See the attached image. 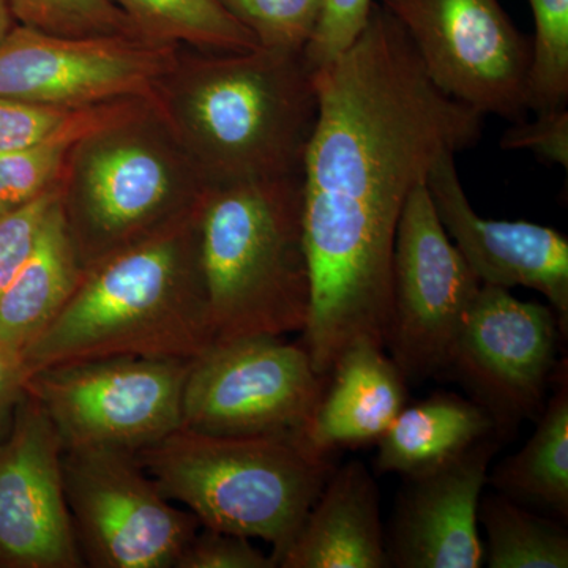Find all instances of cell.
<instances>
[{
    "instance_id": "1",
    "label": "cell",
    "mask_w": 568,
    "mask_h": 568,
    "mask_svg": "<svg viewBox=\"0 0 568 568\" xmlns=\"http://www.w3.org/2000/svg\"><path fill=\"white\" fill-rule=\"evenodd\" d=\"M313 84L317 114L302 162L312 306L302 346L327 376L357 339L386 349L403 205L439 156L480 140L484 115L436 88L377 2L357 40L313 71Z\"/></svg>"
},
{
    "instance_id": "2",
    "label": "cell",
    "mask_w": 568,
    "mask_h": 568,
    "mask_svg": "<svg viewBox=\"0 0 568 568\" xmlns=\"http://www.w3.org/2000/svg\"><path fill=\"white\" fill-rule=\"evenodd\" d=\"M153 108L209 183L302 173L317 114L302 54L179 55Z\"/></svg>"
},
{
    "instance_id": "3",
    "label": "cell",
    "mask_w": 568,
    "mask_h": 568,
    "mask_svg": "<svg viewBox=\"0 0 568 568\" xmlns=\"http://www.w3.org/2000/svg\"><path fill=\"white\" fill-rule=\"evenodd\" d=\"M196 212L85 267L62 312L26 349L29 376L119 355L192 362L209 349Z\"/></svg>"
},
{
    "instance_id": "4",
    "label": "cell",
    "mask_w": 568,
    "mask_h": 568,
    "mask_svg": "<svg viewBox=\"0 0 568 568\" xmlns=\"http://www.w3.org/2000/svg\"><path fill=\"white\" fill-rule=\"evenodd\" d=\"M196 233L213 345L304 331L312 276L302 173L207 183Z\"/></svg>"
},
{
    "instance_id": "5",
    "label": "cell",
    "mask_w": 568,
    "mask_h": 568,
    "mask_svg": "<svg viewBox=\"0 0 568 568\" xmlns=\"http://www.w3.org/2000/svg\"><path fill=\"white\" fill-rule=\"evenodd\" d=\"M332 457L302 432L230 436L185 426L134 454L160 491L203 528L267 541L276 567L334 473Z\"/></svg>"
},
{
    "instance_id": "6",
    "label": "cell",
    "mask_w": 568,
    "mask_h": 568,
    "mask_svg": "<svg viewBox=\"0 0 568 568\" xmlns=\"http://www.w3.org/2000/svg\"><path fill=\"white\" fill-rule=\"evenodd\" d=\"M207 183L153 103L82 138L61 194L82 267L181 222L196 211Z\"/></svg>"
},
{
    "instance_id": "7",
    "label": "cell",
    "mask_w": 568,
    "mask_h": 568,
    "mask_svg": "<svg viewBox=\"0 0 568 568\" xmlns=\"http://www.w3.org/2000/svg\"><path fill=\"white\" fill-rule=\"evenodd\" d=\"M189 366L178 358H93L32 373L26 394L50 417L63 452L134 455L181 428Z\"/></svg>"
},
{
    "instance_id": "8",
    "label": "cell",
    "mask_w": 568,
    "mask_h": 568,
    "mask_svg": "<svg viewBox=\"0 0 568 568\" xmlns=\"http://www.w3.org/2000/svg\"><path fill=\"white\" fill-rule=\"evenodd\" d=\"M409 37L426 74L481 115H528L532 39L499 0H381Z\"/></svg>"
},
{
    "instance_id": "9",
    "label": "cell",
    "mask_w": 568,
    "mask_h": 568,
    "mask_svg": "<svg viewBox=\"0 0 568 568\" xmlns=\"http://www.w3.org/2000/svg\"><path fill=\"white\" fill-rule=\"evenodd\" d=\"M62 477L82 560L93 568H174L201 528L129 452H63Z\"/></svg>"
},
{
    "instance_id": "10",
    "label": "cell",
    "mask_w": 568,
    "mask_h": 568,
    "mask_svg": "<svg viewBox=\"0 0 568 568\" xmlns=\"http://www.w3.org/2000/svg\"><path fill=\"white\" fill-rule=\"evenodd\" d=\"M386 349L407 384L446 375L481 283L450 241L426 182L407 196L392 256Z\"/></svg>"
},
{
    "instance_id": "11",
    "label": "cell",
    "mask_w": 568,
    "mask_h": 568,
    "mask_svg": "<svg viewBox=\"0 0 568 568\" xmlns=\"http://www.w3.org/2000/svg\"><path fill=\"white\" fill-rule=\"evenodd\" d=\"M325 384L305 347L283 336L215 343L190 362L182 426L230 436L302 432Z\"/></svg>"
},
{
    "instance_id": "12",
    "label": "cell",
    "mask_w": 568,
    "mask_h": 568,
    "mask_svg": "<svg viewBox=\"0 0 568 568\" xmlns=\"http://www.w3.org/2000/svg\"><path fill=\"white\" fill-rule=\"evenodd\" d=\"M559 335L551 306L481 284L452 347L446 375L487 410L500 443L544 409Z\"/></svg>"
},
{
    "instance_id": "13",
    "label": "cell",
    "mask_w": 568,
    "mask_h": 568,
    "mask_svg": "<svg viewBox=\"0 0 568 568\" xmlns=\"http://www.w3.org/2000/svg\"><path fill=\"white\" fill-rule=\"evenodd\" d=\"M179 47L132 36H54L14 24L0 40V97L61 110L153 100Z\"/></svg>"
},
{
    "instance_id": "14",
    "label": "cell",
    "mask_w": 568,
    "mask_h": 568,
    "mask_svg": "<svg viewBox=\"0 0 568 568\" xmlns=\"http://www.w3.org/2000/svg\"><path fill=\"white\" fill-rule=\"evenodd\" d=\"M63 447L26 394L0 444V568L84 567L62 477Z\"/></svg>"
},
{
    "instance_id": "15",
    "label": "cell",
    "mask_w": 568,
    "mask_h": 568,
    "mask_svg": "<svg viewBox=\"0 0 568 568\" xmlns=\"http://www.w3.org/2000/svg\"><path fill=\"white\" fill-rule=\"evenodd\" d=\"M499 444L495 435L487 436L446 462L403 476L386 537L388 566H484L478 504Z\"/></svg>"
},
{
    "instance_id": "16",
    "label": "cell",
    "mask_w": 568,
    "mask_h": 568,
    "mask_svg": "<svg viewBox=\"0 0 568 568\" xmlns=\"http://www.w3.org/2000/svg\"><path fill=\"white\" fill-rule=\"evenodd\" d=\"M444 230L481 284L528 287L544 295L568 334V239L541 224L478 215L467 200L455 153H444L426 178Z\"/></svg>"
},
{
    "instance_id": "17",
    "label": "cell",
    "mask_w": 568,
    "mask_h": 568,
    "mask_svg": "<svg viewBox=\"0 0 568 568\" xmlns=\"http://www.w3.org/2000/svg\"><path fill=\"white\" fill-rule=\"evenodd\" d=\"M282 568H387L379 489L364 463L335 467L301 528L278 558Z\"/></svg>"
},
{
    "instance_id": "18",
    "label": "cell",
    "mask_w": 568,
    "mask_h": 568,
    "mask_svg": "<svg viewBox=\"0 0 568 568\" xmlns=\"http://www.w3.org/2000/svg\"><path fill=\"white\" fill-rule=\"evenodd\" d=\"M407 386L384 347L357 339L332 366L320 405L302 435L325 455L377 443L406 406Z\"/></svg>"
},
{
    "instance_id": "19",
    "label": "cell",
    "mask_w": 568,
    "mask_h": 568,
    "mask_svg": "<svg viewBox=\"0 0 568 568\" xmlns=\"http://www.w3.org/2000/svg\"><path fill=\"white\" fill-rule=\"evenodd\" d=\"M82 274L84 267L59 197L41 224L28 260L0 295V342L24 354L62 312Z\"/></svg>"
},
{
    "instance_id": "20",
    "label": "cell",
    "mask_w": 568,
    "mask_h": 568,
    "mask_svg": "<svg viewBox=\"0 0 568 568\" xmlns=\"http://www.w3.org/2000/svg\"><path fill=\"white\" fill-rule=\"evenodd\" d=\"M491 435L495 425L484 407L450 392H436L403 407L377 439L376 470L406 476L446 462Z\"/></svg>"
},
{
    "instance_id": "21",
    "label": "cell",
    "mask_w": 568,
    "mask_h": 568,
    "mask_svg": "<svg viewBox=\"0 0 568 568\" xmlns=\"http://www.w3.org/2000/svg\"><path fill=\"white\" fill-rule=\"evenodd\" d=\"M567 364L556 375V390L537 416L532 436L521 450L495 467L488 484L521 506L568 517Z\"/></svg>"
},
{
    "instance_id": "22",
    "label": "cell",
    "mask_w": 568,
    "mask_h": 568,
    "mask_svg": "<svg viewBox=\"0 0 568 568\" xmlns=\"http://www.w3.org/2000/svg\"><path fill=\"white\" fill-rule=\"evenodd\" d=\"M144 39L185 43L201 51L245 52L260 48L220 0H111Z\"/></svg>"
},
{
    "instance_id": "23",
    "label": "cell",
    "mask_w": 568,
    "mask_h": 568,
    "mask_svg": "<svg viewBox=\"0 0 568 568\" xmlns=\"http://www.w3.org/2000/svg\"><path fill=\"white\" fill-rule=\"evenodd\" d=\"M478 525L487 532L489 568H567L568 532L559 523L530 514L510 497L481 495Z\"/></svg>"
},
{
    "instance_id": "24",
    "label": "cell",
    "mask_w": 568,
    "mask_h": 568,
    "mask_svg": "<svg viewBox=\"0 0 568 568\" xmlns=\"http://www.w3.org/2000/svg\"><path fill=\"white\" fill-rule=\"evenodd\" d=\"M149 100H121L103 108L91 121L51 140L0 152V215L17 211L62 182L74 145L93 132L140 114Z\"/></svg>"
},
{
    "instance_id": "25",
    "label": "cell",
    "mask_w": 568,
    "mask_h": 568,
    "mask_svg": "<svg viewBox=\"0 0 568 568\" xmlns=\"http://www.w3.org/2000/svg\"><path fill=\"white\" fill-rule=\"evenodd\" d=\"M534 18L532 62L528 81L529 111L567 108L568 0H529Z\"/></svg>"
},
{
    "instance_id": "26",
    "label": "cell",
    "mask_w": 568,
    "mask_h": 568,
    "mask_svg": "<svg viewBox=\"0 0 568 568\" xmlns=\"http://www.w3.org/2000/svg\"><path fill=\"white\" fill-rule=\"evenodd\" d=\"M7 3L18 24L54 36L141 37L111 0H7Z\"/></svg>"
},
{
    "instance_id": "27",
    "label": "cell",
    "mask_w": 568,
    "mask_h": 568,
    "mask_svg": "<svg viewBox=\"0 0 568 568\" xmlns=\"http://www.w3.org/2000/svg\"><path fill=\"white\" fill-rule=\"evenodd\" d=\"M248 29L260 48L302 54L312 39L325 0H220Z\"/></svg>"
},
{
    "instance_id": "28",
    "label": "cell",
    "mask_w": 568,
    "mask_h": 568,
    "mask_svg": "<svg viewBox=\"0 0 568 568\" xmlns=\"http://www.w3.org/2000/svg\"><path fill=\"white\" fill-rule=\"evenodd\" d=\"M114 103V102H112ZM108 104L61 110L0 97V152L31 148L91 121Z\"/></svg>"
},
{
    "instance_id": "29",
    "label": "cell",
    "mask_w": 568,
    "mask_h": 568,
    "mask_svg": "<svg viewBox=\"0 0 568 568\" xmlns=\"http://www.w3.org/2000/svg\"><path fill=\"white\" fill-rule=\"evenodd\" d=\"M373 6L375 0H325L315 32L302 52L308 69L315 71L342 55L364 32Z\"/></svg>"
},
{
    "instance_id": "30",
    "label": "cell",
    "mask_w": 568,
    "mask_h": 568,
    "mask_svg": "<svg viewBox=\"0 0 568 568\" xmlns=\"http://www.w3.org/2000/svg\"><path fill=\"white\" fill-rule=\"evenodd\" d=\"M61 193L62 182L17 211L0 215V295L31 254L41 224Z\"/></svg>"
},
{
    "instance_id": "31",
    "label": "cell",
    "mask_w": 568,
    "mask_h": 568,
    "mask_svg": "<svg viewBox=\"0 0 568 568\" xmlns=\"http://www.w3.org/2000/svg\"><path fill=\"white\" fill-rule=\"evenodd\" d=\"M274 556L264 555L248 537L204 528L183 548L174 568H274Z\"/></svg>"
},
{
    "instance_id": "32",
    "label": "cell",
    "mask_w": 568,
    "mask_h": 568,
    "mask_svg": "<svg viewBox=\"0 0 568 568\" xmlns=\"http://www.w3.org/2000/svg\"><path fill=\"white\" fill-rule=\"evenodd\" d=\"M500 148L506 151L532 152L540 162L568 168V111L537 112L534 121L523 119L514 122L500 138Z\"/></svg>"
},
{
    "instance_id": "33",
    "label": "cell",
    "mask_w": 568,
    "mask_h": 568,
    "mask_svg": "<svg viewBox=\"0 0 568 568\" xmlns=\"http://www.w3.org/2000/svg\"><path fill=\"white\" fill-rule=\"evenodd\" d=\"M28 379L24 354L0 342V444L9 436Z\"/></svg>"
},
{
    "instance_id": "34",
    "label": "cell",
    "mask_w": 568,
    "mask_h": 568,
    "mask_svg": "<svg viewBox=\"0 0 568 568\" xmlns=\"http://www.w3.org/2000/svg\"><path fill=\"white\" fill-rule=\"evenodd\" d=\"M17 24L7 0H0V40Z\"/></svg>"
}]
</instances>
